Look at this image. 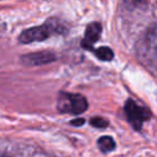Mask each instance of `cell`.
Wrapping results in <instances>:
<instances>
[{
	"mask_svg": "<svg viewBox=\"0 0 157 157\" xmlns=\"http://www.w3.org/2000/svg\"><path fill=\"white\" fill-rule=\"evenodd\" d=\"M65 32V26L63 22L58 21L56 18H50L45 23L38 27H32L23 31L20 34L18 40L23 44H28L32 42H40L49 38L53 34H60Z\"/></svg>",
	"mask_w": 157,
	"mask_h": 157,
	"instance_id": "obj_1",
	"label": "cell"
},
{
	"mask_svg": "<svg viewBox=\"0 0 157 157\" xmlns=\"http://www.w3.org/2000/svg\"><path fill=\"white\" fill-rule=\"evenodd\" d=\"M87 109V101L82 94L61 92L58 98V110L67 114H80Z\"/></svg>",
	"mask_w": 157,
	"mask_h": 157,
	"instance_id": "obj_2",
	"label": "cell"
},
{
	"mask_svg": "<svg viewBox=\"0 0 157 157\" xmlns=\"http://www.w3.org/2000/svg\"><path fill=\"white\" fill-rule=\"evenodd\" d=\"M125 113L130 124L136 130H140L142 128V123L150 119L151 117V113L147 108L137 104L135 101H131V99H129L125 104Z\"/></svg>",
	"mask_w": 157,
	"mask_h": 157,
	"instance_id": "obj_3",
	"label": "cell"
},
{
	"mask_svg": "<svg viewBox=\"0 0 157 157\" xmlns=\"http://www.w3.org/2000/svg\"><path fill=\"white\" fill-rule=\"evenodd\" d=\"M101 32H102V27L99 23L93 22L90 23L86 28V33H85V39L82 40V47L87 48V49H92V44L96 43L99 37H101Z\"/></svg>",
	"mask_w": 157,
	"mask_h": 157,
	"instance_id": "obj_4",
	"label": "cell"
},
{
	"mask_svg": "<svg viewBox=\"0 0 157 157\" xmlns=\"http://www.w3.org/2000/svg\"><path fill=\"white\" fill-rule=\"evenodd\" d=\"M23 61H26L27 64H44V63H49L52 60H54V55L49 52H40V53H32L27 56L22 58Z\"/></svg>",
	"mask_w": 157,
	"mask_h": 157,
	"instance_id": "obj_5",
	"label": "cell"
},
{
	"mask_svg": "<svg viewBox=\"0 0 157 157\" xmlns=\"http://www.w3.org/2000/svg\"><path fill=\"white\" fill-rule=\"evenodd\" d=\"M98 147L102 152L107 153V152H110L112 150H114L115 142L110 136H102L98 140Z\"/></svg>",
	"mask_w": 157,
	"mask_h": 157,
	"instance_id": "obj_6",
	"label": "cell"
},
{
	"mask_svg": "<svg viewBox=\"0 0 157 157\" xmlns=\"http://www.w3.org/2000/svg\"><path fill=\"white\" fill-rule=\"evenodd\" d=\"M93 52H94L96 56H98L101 60H105V61L112 60L113 56H114L113 52H112L108 47H101V48H98V49H96V50H93Z\"/></svg>",
	"mask_w": 157,
	"mask_h": 157,
	"instance_id": "obj_7",
	"label": "cell"
},
{
	"mask_svg": "<svg viewBox=\"0 0 157 157\" xmlns=\"http://www.w3.org/2000/svg\"><path fill=\"white\" fill-rule=\"evenodd\" d=\"M91 124L96 128H104L108 125L107 120H104L103 118H93V119H91Z\"/></svg>",
	"mask_w": 157,
	"mask_h": 157,
	"instance_id": "obj_8",
	"label": "cell"
},
{
	"mask_svg": "<svg viewBox=\"0 0 157 157\" xmlns=\"http://www.w3.org/2000/svg\"><path fill=\"white\" fill-rule=\"evenodd\" d=\"M148 38H150L151 45H152V47H155V48L157 49V27H156V28H153V29L151 31V33H150Z\"/></svg>",
	"mask_w": 157,
	"mask_h": 157,
	"instance_id": "obj_9",
	"label": "cell"
},
{
	"mask_svg": "<svg viewBox=\"0 0 157 157\" xmlns=\"http://www.w3.org/2000/svg\"><path fill=\"white\" fill-rule=\"evenodd\" d=\"M71 123H72V125L78 126V125H82V124L85 123V120H83V119H77V120H72Z\"/></svg>",
	"mask_w": 157,
	"mask_h": 157,
	"instance_id": "obj_10",
	"label": "cell"
},
{
	"mask_svg": "<svg viewBox=\"0 0 157 157\" xmlns=\"http://www.w3.org/2000/svg\"><path fill=\"white\" fill-rule=\"evenodd\" d=\"M0 157H11V156H9V155H0Z\"/></svg>",
	"mask_w": 157,
	"mask_h": 157,
	"instance_id": "obj_11",
	"label": "cell"
}]
</instances>
